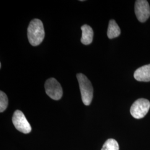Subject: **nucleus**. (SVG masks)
I'll list each match as a JSON object with an SVG mask.
<instances>
[{
  "label": "nucleus",
  "instance_id": "nucleus-10",
  "mask_svg": "<svg viewBox=\"0 0 150 150\" xmlns=\"http://www.w3.org/2000/svg\"><path fill=\"white\" fill-rule=\"evenodd\" d=\"M101 150H119L118 142L115 139H107L103 145Z\"/></svg>",
  "mask_w": 150,
  "mask_h": 150
},
{
  "label": "nucleus",
  "instance_id": "nucleus-2",
  "mask_svg": "<svg viewBox=\"0 0 150 150\" xmlns=\"http://www.w3.org/2000/svg\"><path fill=\"white\" fill-rule=\"evenodd\" d=\"M77 79L80 86L82 102L85 105L88 106L92 102L93 93V87L91 81L88 79L85 75L82 74H77Z\"/></svg>",
  "mask_w": 150,
  "mask_h": 150
},
{
  "label": "nucleus",
  "instance_id": "nucleus-4",
  "mask_svg": "<svg viewBox=\"0 0 150 150\" xmlns=\"http://www.w3.org/2000/svg\"><path fill=\"white\" fill-rule=\"evenodd\" d=\"M45 88L46 94L54 100H59L62 96L63 91L59 82L54 78L46 81Z\"/></svg>",
  "mask_w": 150,
  "mask_h": 150
},
{
  "label": "nucleus",
  "instance_id": "nucleus-7",
  "mask_svg": "<svg viewBox=\"0 0 150 150\" xmlns=\"http://www.w3.org/2000/svg\"><path fill=\"white\" fill-rule=\"evenodd\" d=\"M134 78L138 81L149 82L150 81V64L143 66L134 72Z\"/></svg>",
  "mask_w": 150,
  "mask_h": 150
},
{
  "label": "nucleus",
  "instance_id": "nucleus-9",
  "mask_svg": "<svg viewBox=\"0 0 150 150\" xmlns=\"http://www.w3.org/2000/svg\"><path fill=\"white\" fill-rule=\"evenodd\" d=\"M121 33V30L118 25L114 20H111L109 22L107 30V36L110 39L117 38Z\"/></svg>",
  "mask_w": 150,
  "mask_h": 150
},
{
  "label": "nucleus",
  "instance_id": "nucleus-8",
  "mask_svg": "<svg viewBox=\"0 0 150 150\" xmlns=\"http://www.w3.org/2000/svg\"><path fill=\"white\" fill-rule=\"evenodd\" d=\"M82 38L81 41L85 45L92 43L93 38V31L92 28L87 25H84L81 27Z\"/></svg>",
  "mask_w": 150,
  "mask_h": 150
},
{
  "label": "nucleus",
  "instance_id": "nucleus-6",
  "mask_svg": "<svg viewBox=\"0 0 150 150\" xmlns=\"http://www.w3.org/2000/svg\"><path fill=\"white\" fill-rule=\"evenodd\" d=\"M134 12L138 20L144 22L150 16V7L147 1L137 0L134 5Z\"/></svg>",
  "mask_w": 150,
  "mask_h": 150
},
{
  "label": "nucleus",
  "instance_id": "nucleus-1",
  "mask_svg": "<svg viewBox=\"0 0 150 150\" xmlns=\"http://www.w3.org/2000/svg\"><path fill=\"white\" fill-rule=\"evenodd\" d=\"M45 35L42 21L37 18L32 20L27 29V37L30 44L33 46L39 45L43 41Z\"/></svg>",
  "mask_w": 150,
  "mask_h": 150
},
{
  "label": "nucleus",
  "instance_id": "nucleus-5",
  "mask_svg": "<svg viewBox=\"0 0 150 150\" xmlns=\"http://www.w3.org/2000/svg\"><path fill=\"white\" fill-rule=\"evenodd\" d=\"M12 122L16 129L23 134H28L31 131V126L25 115L20 110H16L12 117Z\"/></svg>",
  "mask_w": 150,
  "mask_h": 150
},
{
  "label": "nucleus",
  "instance_id": "nucleus-3",
  "mask_svg": "<svg viewBox=\"0 0 150 150\" xmlns=\"http://www.w3.org/2000/svg\"><path fill=\"white\" fill-rule=\"evenodd\" d=\"M150 108V102L148 100L139 98L132 104L130 109V112L134 118L140 119L145 117Z\"/></svg>",
  "mask_w": 150,
  "mask_h": 150
},
{
  "label": "nucleus",
  "instance_id": "nucleus-11",
  "mask_svg": "<svg viewBox=\"0 0 150 150\" xmlns=\"http://www.w3.org/2000/svg\"><path fill=\"white\" fill-rule=\"evenodd\" d=\"M8 106V98L3 91L0 92V112H4Z\"/></svg>",
  "mask_w": 150,
  "mask_h": 150
}]
</instances>
